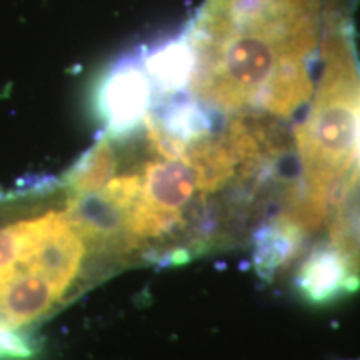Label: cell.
<instances>
[{
    "label": "cell",
    "instance_id": "6da1fadb",
    "mask_svg": "<svg viewBox=\"0 0 360 360\" xmlns=\"http://www.w3.org/2000/svg\"><path fill=\"white\" fill-rule=\"evenodd\" d=\"M352 0H204L180 34L191 57L182 90L220 117L285 122L302 114L326 40Z\"/></svg>",
    "mask_w": 360,
    "mask_h": 360
},
{
    "label": "cell",
    "instance_id": "7a4b0ae2",
    "mask_svg": "<svg viewBox=\"0 0 360 360\" xmlns=\"http://www.w3.org/2000/svg\"><path fill=\"white\" fill-rule=\"evenodd\" d=\"M101 257L72 217L62 179L29 177L0 191V332L30 337Z\"/></svg>",
    "mask_w": 360,
    "mask_h": 360
},
{
    "label": "cell",
    "instance_id": "3957f363",
    "mask_svg": "<svg viewBox=\"0 0 360 360\" xmlns=\"http://www.w3.org/2000/svg\"><path fill=\"white\" fill-rule=\"evenodd\" d=\"M150 102V82L139 57L120 60L105 75L97 92V110L105 124V135L122 137L137 129Z\"/></svg>",
    "mask_w": 360,
    "mask_h": 360
},
{
    "label": "cell",
    "instance_id": "277c9868",
    "mask_svg": "<svg viewBox=\"0 0 360 360\" xmlns=\"http://www.w3.org/2000/svg\"><path fill=\"white\" fill-rule=\"evenodd\" d=\"M297 294L312 305H327L360 289V277L330 242L314 247L297 269Z\"/></svg>",
    "mask_w": 360,
    "mask_h": 360
},
{
    "label": "cell",
    "instance_id": "5b68a950",
    "mask_svg": "<svg viewBox=\"0 0 360 360\" xmlns=\"http://www.w3.org/2000/svg\"><path fill=\"white\" fill-rule=\"evenodd\" d=\"M305 233L287 215L260 224L252 237V260L257 276L265 282H272L289 267L302 249Z\"/></svg>",
    "mask_w": 360,
    "mask_h": 360
}]
</instances>
